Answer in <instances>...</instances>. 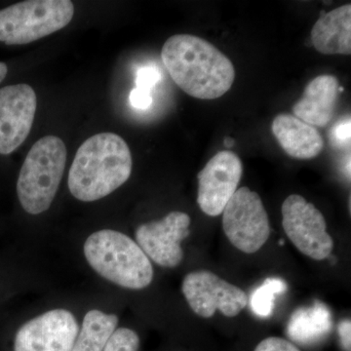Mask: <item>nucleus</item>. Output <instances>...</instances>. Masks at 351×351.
Returning <instances> with one entry per match:
<instances>
[{
	"instance_id": "24",
	"label": "nucleus",
	"mask_w": 351,
	"mask_h": 351,
	"mask_svg": "<svg viewBox=\"0 0 351 351\" xmlns=\"http://www.w3.org/2000/svg\"><path fill=\"white\" fill-rule=\"evenodd\" d=\"M339 335L341 345L346 350L350 351L351 346V323L350 319L341 321L339 324Z\"/></svg>"
},
{
	"instance_id": "2",
	"label": "nucleus",
	"mask_w": 351,
	"mask_h": 351,
	"mask_svg": "<svg viewBox=\"0 0 351 351\" xmlns=\"http://www.w3.org/2000/svg\"><path fill=\"white\" fill-rule=\"evenodd\" d=\"M132 165L130 149L123 138L113 133L97 134L76 152L69 172V191L83 202L100 200L128 181Z\"/></svg>"
},
{
	"instance_id": "22",
	"label": "nucleus",
	"mask_w": 351,
	"mask_h": 351,
	"mask_svg": "<svg viewBox=\"0 0 351 351\" xmlns=\"http://www.w3.org/2000/svg\"><path fill=\"white\" fill-rule=\"evenodd\" d=\"M255 351H301L291 341L276 337L263 339L255 348Z\"/></svg>"
},
{
	"instance_id": "10",
	"label": "nucleus",
	"mask_w": 351,
	"mask_h": 351,
	"mask_svg": "<svg viewBox=\"0 0 351 351\" xmlns=\"http://www.w3.org/2000/svg\"><path fill=\"white\" fill-rule=\"evenodd\" d=\"M191 217L174 211L159 221L138 226L136 242L152 262L162 267H178L184 258L182 242L189 237Z\"/></svg>"
},
{
	"instance_id": "16",
	"label": "nucleus",
	"mask_w": 351,
	"mask_h": 351,
	"mask_svg": "<svg viewBox=\"0 0 351 351\" xmlns=\"http://www.w3.org/2000/svg\"><path fill=\"white\" fill-rule=\"evenodd\" d=\"M332 329V315L329 307L320 301L313 306L298 308L287 326L289 338L301 345H313L326 338Z\"/></svg>"
},
{
	"instance_id": "3",
	"label": "nucleus",
	"mask_w": 351,
	"mask_h": 351,
	"mask_svg": "<svg viewBox=\"0 0 351 351\" xmlns=\"http://www.w3.org/2000/svg\"><path fill=\"white\" fill-rule=\"evenodd\" d=\"M83 254L96 274L119 287L142 290L154 280L151 260L137 242L117 230L92 233L85 240Z\"/></svg>"
},
{
	"instance_id": "23",
	"label": "nucleus",
	"mask_w": 351,
	"mask_h": 351,
	"mask_svg": "<svg viewBox=\"0 0 351 351\" xmlns=\"http://www.w3.org/2000/svg\"><path fill=\"white\" fill-rule=\"evenodd\" d=\"M129 100L134 108L145 110V108L151 107L152 104L151 91L136 87L135 89L132 90Z\"/></svg>"
},
{
	"instance_id": "12",
	"label": "nucleus",
	"mask_w": 351,
	"mask_h": 351,
	"mask_svg": "<svg viewBox=\"0 0 351 351\" xmlns=\"http://www.w3.org/2000/svg\"><path fill=\"white\" fill-rule=\"evenodd\" d=\"M36 92L29 85L0 89V154H12L29 136L36 112Z\"/></svg>"
},
{
	"instance_id": "13",
	"label": "nucleus",
	"mask_w": 351,
	"mask_h": 351,
	"mask_svg": "<svg viewBox=\"0 0 351 351\" xmlns=\"http://www.w3.org/2000/svg\"><path fill=\"white\" fill-rule=\"evenodd\" d=\"M343 90L336 76H317L306 85L301 99L293 106L294 117L313 127L327 126Z\"/></svg>"
},
{
	"instance_id": "6",
	"label": "nucleus",
	"mask_w": 351,
	"mask_h": 351,
	"mask_svg": "<svg viewBox=\"0 0 351 351\" xmlns=\"http://www.w3.org/2000/svg\"><path fill=\"white\" fill-rule=\"evenodd\" d=\"M223 228L239 250L246 254L260 250L270 235L269 216L260 195L246 186L237 189L223 209Z\"/></svg>"
},
{
	"instance_id": "14",
	"label": "nucleus",
	"mask_w": 351,
	"mask_h": 351,
	"mask_svg": "<svg viewBox=\"0 0 351 351\" xmlns=\"http://www.w3.org/2000/svg\"><path fill=\"white\" fill-rule=\"evenodd\" d=\"M271 130L286 154L294 158H314L324 149V140L317 129L294 115H277Z\"/></svg>"
},
{
	"instance_id": "20",
	"label": "nucleus",
	"mask_w": 351,
	"mask_h": 351,
	"mask_svg": "<svg viewBox=\"0 0 351 351\" xmlns=\"http://www.w3.org/2000/svg\"><path fill=\"white\" fill-rule=\"evenodd\" d=\"M351 121L350 117L339 120L330 131V142L338 149L350 147Z\"/></svg>"
},
{
	"instance_id": "4",
	"label": "nucleus",
	"mask_w": 351,
	"mask_h": 351,
	"mask_svg": "<svg viewBox=\"0 0 351 351\" xmlns=\"http://www.w3.org/2000/svg\"><path fill=\"white\" fill-rule=\"evenodd\" d=\"M66 160V145L57 136H45L32 145L17 181L18 198L27 214L49 209L63 179Z\"/></svg>"
},
{
	"instance_id": "1",
	"label": "nucleus",
	"mask_w": 351,
	"mask_h": 351,
	"mask_svg": "<svg viewBox=\"0 0 351 351\" xmlns=\"http://www.w3.org/2000/svg\"><path fill=\"white\" fill-rule=\"evenodd\" d=\"M161 59L176 84L193 98L218 99L234 82L232 61L213 44L198 36H171L164 43Z\"/></svg>"
},
{
	"instance_id": "9",
	"label": "nucleus",
	"mask_w": 351,
	"mask_h": 351,
	"mask_svg": "<svg viewBox=\"0 0 351 351\" xmlns=\"http://www.w3.org/2000/svg\"><path fill=\"white\" fill-rule=\"evenodd\" d=\"M78 332L75 314L68 309H52L20 327L14 351H71Z\"/></svg>"
},
{
	"instance_id": "25",
	"label": "nucleus",
	"mask_w": 351,
	"mask_h": 351,
	"mask_svg": "<svg viewBox=\"0 0 351 351\" xmlns=\"http://www.w3.org/2000/svg\"><path fill=\"white\" fill-rule=\"evenodd\" d=\"M7 73H8V68H7V64L0 62V83L3 82L4 78L6 77Z\"/></svg>"
},
{
	"instance_id": "5",
	"label": "nucleus",
	"mask_w": 351,
	"mask_h": 351,
	"mask_svg": "<svg viewBox=\"0 0 351 351\" xmlns=\"http://www.w3.org/2000/svg\"><path fill=\"white\" fill-rule=\"evenodd\" d=\"M69 0H27L0 10V43L22 45L64 29L73 20Z\"/></svg>"
},
{
	"instance_id": "15",
	"label": "nucleus",
	"mask_w": 351,
	"mask_h": 351,
	"mask_svg": "<svg viewBox=\"0 0 351 351\" xmlns=\"http://www.w3.org/2000/svg\"><path fill=\"white\" fill-rule=\"evenodd\" d=\"M311 43L321 54L350 55V4L322 13L311 31Z\"/></svg>"
},
{
	"instance_id": "7",
	"label": "nucleus",
	"mask_w": 351,
	"mask_h": 351,
	"mask_svg": "<svg viewBox=\"0 0 351 351\" xmlns=\"http://www.w3.org/2000/svg\"><path fill=\"white\" fill-rule=\"evenodd\" d=\"M282 226L288 239L304 255L322 261L331 255L334 240L326 230V221L313 203L301 195L284 200Z\"/></svg>"
},
{
	"instance_id": "19",
	"label": "nucleus",
	"mask_w": 351,
	"mask_h": 351,
	"mask_svg": "<svg viewBox=\"0 0 351 351\" xmlns=\"http://www.w3.org/2000/svg\"><path fill=\"white\" fill-rule=\"evenodd\" d=\"M140 338L129 328H117L103 351H138Z\"/></svg>"
},
{
	"instance_id": "18",
	"label": "nucleus",
	"mask_w": 351,
	"mask_h": 351,
	"mask_svg": "<svg viewBox=\"0 0 351 351\" xmlns=\"http://www.w3.org/2000/svg\"><path fill=\"white\" fill-rule=\"evenodd\" d=\"M287 290V283L281 278H267L256 289L252 295L251 306L253 313L260 317H269L272 313L276 295L283 294Z\"/></svg>"
},
{
	"instance_id": "17",
	"label": "nucleus",
	"mask_w": 351,
	"mask_h": 351,
	"mask_svg": "<svg viewBox=\"0 0 351 351\" xmlns=\"http://www.w3.org/2000/svg\"><path fill=\"white\" fill-rule=\"evenodd\" d=\"M117 314L91 309L85 314L71 351H103L119 326Z\"/></svg>"
},
{
	"instance_id": "26",
	"label": "nucleus",
	"mask_w": 351,
	"mask_h": 351,
	"mask_svg": "<svg viewBox=\"0 0 351 351\" xmlns=\"http://www.w3.org/2000/svg\"><path fill=\"white\" fill-rule=\"evenodd\" d=\"M233 144H234V141H233L232 138H226L225 145L226 147H232Z\"/></svg>"
},
{
	"instance_id": "8",
	"label": "nucleus",
	"mask_w": 351,
	"mask_h": 351,
	"mask_svg": "<svg viewBox=\"0 0 351 351\" xmlns=\"http://www.w3.org/2000/svg\"><path fill=\"white\" fill-rule=\"evenodd\" d=\"M182 291L193 313L203 318H211L217 311L226 317H234L248 302L243 290L208 270L186 274Z\"/></svg>"
},
{
	"instance_id": "11",
	"label": "nucleus",
	"mask_w": 351,
	"mask_h": 351,
	"mask_svg": "<svg viewBox=\"0 0 351 351\" xmlns=\"http://www.w3.org/2000/svg\"><path fill=\"white\" fill-rule=\"evenodd\" d=\"M243 173L241 160L234 152H219L198 173L197 204L210 217L223 214L239 189Z\"/></svg>"
},
{
	"instance_id": "21",
	"label": "nucleus",
	"mask_w": 351,
	"mask_h": 351,
	"mask_svg": "<svg viewBox=\"0 0 351 351\" xmlns=\"http://www.w3.org/2000/svg\"><path fill=\"white\" fill-rule=\"evenodd\" d=\"M161 75L154 66H142L138 69L136 76V87L149 90L160 80Z\"/></svg>"
}]
</instances>
